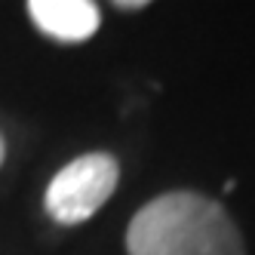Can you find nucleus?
<instances>
[{"instance_id": "nucleus-1", "label": "nucleus", "mask_w": 255, "mask_h": 255, "mask_svg": "<svg viewBox=\"0 0 255 255\" xmlns=\"http://www.w3.org/2000/svg\"><path fill=\"white\" fill-rule=\"evenodd\" d=\"M129 255H246L240 228L222 203L169 191L144 203L126 228Z\"/></svg>"}, {"instance_id": "nucleus-2", "label": "nucleus", "mask_w": 255, "mask_h": 255, "mask_svg": "<svg viewBox=\"0 0 255 255\" xmlns=\"http://www.w3.org/2000/svg\"><path fill=\"white\" fill-rule=\"evenodd\" d=\"M120 181V166L111 154H83L74 157L52 175L49 188L43 194V206L52 222L59 225H80L93 218L111 194L117 191Z\"/></svg>"}, {"instance_id": "nucleus-3", "label": "nucleus", "mask_w": 255, "mask_h": 255, "mask_svg": "<svg viewBox=\"0 0 255 255\" xmlns=\"http://www.w3.org/2000/svg\"><path fill=\"white\" fill-rule=\"evenodd\" d=\"M28 15L46 37L59 43H83L99 31V6L89 0H31Z\"/></svg>"}, {"instance_id": "nucleus-4", "label": "nucleus", "mask_w": 255, "mask_h": 255, "mask_svg": "<svg viewBox=\"0 0 255 255\" xmlns=\"http://www.w3.org/2000/svg\"><path fill=\"white\" fill-rule=\"evenodd\" d=\"M117 9H144L148 6V0H114Z\"/></svg>"}, {"instance_id": "nucleus-5", "label": "nucleus", "mask_w": 255, "mask_h": 255, "mask_svg": "<svg viewBox=\"0 0 255 255\" xmlns=\"http://www.w3.org/2000/svg\"><path fill=\"white\" fill-rule=\"evenodd\" d=\"M3 157H6V144H3V135H0V166H3Z\"/></svg>"}]
</instances>
